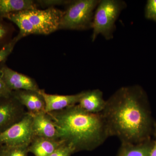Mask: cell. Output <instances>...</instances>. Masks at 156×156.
Returning a JSON list of instances; mask_svg holds the SVG:
<instances>
[{
	"label": "cell",
	"instance_id": "obj_14",
	"mask_svg": "<svg viewBox=\"0 0 156 156\" xmlns=\"http://www.w3.org/2000/svg\"><path fill=\"white\" fill-rule=\"evenodd\" d=\"M153 144L151 139L137 144L122 143L117 156H150Z\"/></svg>",
	"mask_w": 156,
	"mask_h": 156
},
{
	"label": "cell",
	"instance_id": "obj_23",
	"mask_svg": "<svg viewBox=\"0 0 156 156\" xmlns=\"http://www.w3.org/2000/svg\"><path fill=\"white\" fill-rule=\"evenodd\" d=\"M156 138L154 141L153 146L151 151L150 156H156V135H155Z\"/></svg>",
	"mask_w": 156,
	"mask_h": 156
},
{
	"label": "cell",
	"instance_id": "obj_10",
	"mask_svg": "<svg viewBox=\"0 0 156 156\" xmlns=\"http://www.w3.org/2000/svg\"><path fill=\"white\" fill-rule=\"evenodd\" d=\"M39 92L44 98L47 113L61 110L77 105L83 94L82 92L75 95H53L48 94L44 89H41Z\"/></svg>",
	"mask_w": 156,
	"mask_h": 156
},
{
	"label": "cell",
	"instance_id": "obj_21",
	"mask_svg": "<svg viewBox=\"0 0 156 156\" xmlns=\"http://www.w3.org/2000/svg\"><path fill=\"white\" fill-rule=\"evenodd\" d=\"M71 1H38L37 2L43 6H53L56 5H68Z\"/></svg>",
	"mask_w": 156,
	"mask_h": 156
},
{
	"label": "cell",
	"instance_id": "obj_6",
	"mask_svg": "<svg viewBox=\"0 0 156 156\" xmlns=\"http://www.w3.org/2000/svg\"><path fill=\"white\" fill-rule=\"evenodd\" d=\"M35 137L32 115L27 112L20 121L0 134V144L28 147Z\"/></svg>",
	"mask_w": 156,
	"mask_h": 156
},
{
	"label": "cell",
	"instance_id": "obj_3",
	"mask_svg": "<svg viewBox=\"0 0 156 156\" xmlns=\"http://www.w3.org/2000/svg\"><path fill=\"white\" fill-rule=\"evenodd\" d=\"M64 12L50 7L46 10L37 9L17 11L2 16L11 20L18 27L17 35L20 39L29 35H48L59 28Z\"/></svg>",
	"mask_w": 156,
	"mask_h": 156
},
{
	"label": "cell",
	"instance_id": "obj_2",
	"mask_svg": "<svg viewBox=\"0 0 156 156\" xmlns=\"http://www.w3.org/2000/svg\"><path fill=\"white\" fill-rule=\"evenodd\" d=\"M47 113L56 124L60 140L74 153L95 150L110 136L101 113L88 112L78 104Z\"/></svg>",
	"mask_w": 156,
	"mask_h": 156
},
{
	"label": "cell",
	"instance_id": "obj_25",
	"mask_svg": "<svg viewBox=\"0 0 156 156\" xmlns=\"http://www.w3.org/2000/svg\"><path fill=\"white\" fill-rule=\"evenodd\" d=\"M154 135H156V124L155 126V133H154Z\"/></svg>",
	"mask_w": 156,
	"mask_h": 156
},
{
	"label": "cell",
	"instance_id": "obj_22",
	"mask_svg": "<svg viewBox=\"0 0 156 156\" xmlns=\"http://www.w3.org/2000/svg\"><path fill=\"white\" fill-rule=\"evenodd\" d=\"M3 18L0 16V43L6 37L9 33V29L3 22Z\"/></svg>",
	"mask_w": 156,
	"mask_h": 156
},
{
	"label": "cell",
	"instance_id": "obj_18",
	"mask_svg": "<svg viewBox=\"0 0 156 156\" xmlns=\"http://www.w3.org/2000/svg\"><path fill=\"white\" fill-rule=\"evenodd\" d=\"M145 17L156 23V0L147 1L145 9Z\"/></svg>",
	"mask_w": 156,
	"mask_h": 156
},
{
	"label": "cell",
	"instance_id": "obj_13",
	"mask_svg": "<svg viewBox=\"0 0 156 156\" xmlns=\"http://www.w3.org/2000/svg\"><path fill=\"white\" fill-rule=\"evenodd\" d=\"M63 143L61 140L35 136L29 146V152L35 156H50Z\"/></svg>",
	"mask_w": 156,
	"mask_h": 156
},
{
	"label": "cell",
	"instance_id": "obj_5",
	"mask_svg": "<svg viewBox=\"0 0 156 156\" xmlns=\"http://www.w3.org/2000/svg\"><path fill=\"white\" fill-rule=\"evenodd\" d=\"M100 1H71L64 12L58 30H80L92 29L94 12Z\"/></svg>",
	"mask_w": 156,
	"mask_h": 156
},
{
	"label": "cell",
	"instance_id": "obj_11",
	"mask_svg": "<svg viewBox=\"0 0 156 156\" xmlns=\"http://www.w3.org/2000/svg\"><path fill=\"white\" fill-rule=\"evenodd\" d=\"M12 95L31 115L46 112L44 98L39 91L19 90L13 91Z\"/></svg>",
	"mask_w": 156,
	"mask_h": 156
},
{
	"label": "cell",
	"instance_id": "obj_4",
	"mask_svg": "<svg viewBox=\"0 0 156 156\" xmlns=\"http://www.w3.org/2000/svg\"><path fill=\"white\" fill-rule=\"evenodd\" d=\"M126 7V2L122 0H100L93 16L92 41L100 34L106 40L113 39L116 21Z\"/></svg>",
	"mask_w": 156,
	"mask_h": 156
},
{
	"label": "cell",
	"instance_id": "obj_24",
	"mask_svg": "<svg viewBox=\"0 0 156 156\" xmlns=\"http://www.w3.org/2000/svg\"><path fill=\"white\" fill-rule=\"evenodd\" d=\"M3 147V145L0 144V156H2V154Z\"/></svg>",
	"mask_w": 156,
	"mask_h": 156
},
{
	"label": "cell",
	"instance_id": "obj_19",
	"mask_svg": "<svg viewBox=\"0 0 156 156\" xmlns=\"http://www.w3.org/2000/svg\"><path fill=\"white\" fill-rule=\"evenodd\" d=\"M74 153L72 149L63 142L50 156H71Z\"/></svg>",
	"mask_w": 156,
	"mask_h": 156
},
{
	"label": "cell",
	"instance_id": "obj_7",
	"mask_svg": "<svg viewBox=\"0 0 156 156\" xmlns=\"http://www.w3.org/2000/svg\"><path fill=\"white\" fill-rule=\"evenodd\" d=\"M27 112L12 94L0 98V134L20 121Z\"/></svg>",
	"mask_w": 156,
	"mask_h": 156
},
{
	"label": "cell",
	"instance_id": "obj_1",
	"mask_svg": "<svg viewBox=\"0 0 156 156\" xmlns=\"http://www.w3.org/2000/svg\"><path fill=\"white\" fill-rule=\"evenodd\" d=\"M110 136L122 143L137 144L151 139L154 123L147 95L138 86L121 87L106 100L101 113Z\"/></svg>",
	"mask_w": 156,
	"mask_h": 156
},
{
	"label": "cell",
	"instance_id": "obj_12",
	"mask_svg": "<svg viewBox=\"0 0 156 156\" xmlns=\"http://www.w3.org/2000/svg\"><path fill=\"white\" fill-rule=\"evenodd\" d=\"M106 104L103 92L100 89H95L83 91L78 105L88 112L100 114L103 112Z\"/></svg>",
	"mask_w": 156,
	"mask_h": 156
},
{
	"label": "cell",
	"instance_id": "obj_15",
	"mask_svg": "<svg viewBox=\"0 0 156 156\" xmlns=\"http://www.w3.org/2000/svg\"><path fill=\"white\" fill-rule=\"evenodd\" d=\"M36 5L31 0H0V16L13 12L36 9Z\"/></svg>",
	"mask_w": 156,
	"mask_h": 156
},
{
	"label": "cell",
	"instance_id": "obj_8",
	"mask_svg": "<svg viewBox=\"0 0 156 156\" xmlns=\"http://www.w3.org/2000/svg\"><path fill=\"white\" fill-rule=\"evenodd\" d=\"M0 69L5 83L12 92L19 90H40L36 82L32 78L13 70L3 63L0 66Z\"/></svg>",
	"mask_w": 156,
	"mask_h": 156
},
{
	"label": "cell",
	"instance_id": "obj_16",
	"mask_svg": "<svg viewBox=\"0 0 156 156\" xmlns=\"http://www.w3.org/2000/svg\"><path fill=\"white\" fill-rule=\"evenodd\" d=\"M2 156H27L28 147L3 145Z\"/></svg>",
	"mask_w": 156,
	"mask_h": 156
},
{
	"label": "cell",
	"instance_id": "obj_17",
	"mask_svg": "<svg viewBox=\"0 0 156 156\" xmlns=\"http://www.w3.org/2000/svg\"><path fill=\"white\" fill-rule=\"evenodd\" d=\"M20 40L18 35L3 46L0 50V62L5 61L12 53L15 45Z\"/></svg>",
	"mask_w": 156,
	"mask_h": 156
},
{
	"label": "cell",
	"instance_id": "obj_20",
	"mask_svg": "<svg viewBox=\"0 0 156 156\" xmlns=\"http://www.w3.org/2000/svg\"><path fill=\"white\" fill-rule=\"evenodd\" d=\"M12 94V91L8 88L3 80L2 71L0 69V98L9 97Z\"/></svg>",
	"mask_w": 156,
	"mask_h": 156
},
{
	"label": "cell",
	"instance_id": "obj_9",
	"mask_svg": "<svg viewBox=\"0 0 156 156\" xmlns=\"http://www.w3.org/2000/svg\"><path fill=\"white\" fill-rule=\"evenodd\" d=\"M33 128L35 136L47 139L60 140L56 124L46 112L32 115Z\"/></svg>",
	"mask_w": 156,
	"mask_h": 156
}]
</instances>
